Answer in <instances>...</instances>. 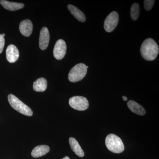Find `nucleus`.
I'll list each match as a JSON object with an SVG mask.
<instances>
[{"mask_svg":"<svg viewBox=\"0 0 159 159\" xmlns=\"http://www.w3.org/2000/svg\"><path fill=\"white\" fill-rule=\"evenodd\" d=\"M140 52L144 59L152 61L156 58L159 54V46L153 39L148 38L142 43Z\"/></svg>","mask_w":159,"mask_h":159,"instance_id":"f257e3e1","label":"nucleus"},{"mask_svg":"<svg viewBox=\"0 0 159 159\" xmlns=\"http://www.w3.org/2000/svg\"><path fill=\"white\" fill-rule=\"evenodd\" d=\"M105 144L108 149L115 153H120L124 150L122 140L114 134H110L106 138Z\"/></svg>","mask_w":159,"mask_h":159,"instance_id":"f03ea898","label":"nucleus"},{"mask_svg":"<svg viewBox=\"0 0 159 159\" xmlns=\"http://www.w3.org/2000/svg\"><path fill=\"white\" fill-rule=\"evenodd\" d=\"M8 99L11 107L20 113L29 116H31L33 115V111L31 109L14 95L9 94Z\"/></svg>","mask_w":159,"mask_h":159,"instance_id":"7ed1b4c3","label":"nucleus"},{"mask_svg":"<svg viewBox=\"0 0 159 159\" xmlns=\"http://www.w3.org/2000/svg\"><path fill=\"white\" fill-rule=\"evenodd\" d=\"M87 72L86 66L83 63H79L72 68L69 72L68 79L71 82H76L83 79Z\"/></svg>","mask_w":159,"mask_h":159,"instance_id":"20e7f679","label":"nucleus"},{"mask_svg":"<svg viewBox=\"0 0 159 159\" xmlns=\"http://www.w3.org/2000/svg\"><path fill=\"white\" fill-rule=\"evenodd\" d=\"M69 104L74 109L80 111L87 109L89 106L88 99L85 97L81 96L71 97L69 100Z\"/></svg>","mask_w":159,"mask_h":159,"instance_id":"39448f33","label":"nucleus"},{"mask_svg":"<svg viewBox=\"0 0 159 159\" xmlns=\"http://www.w3.org/2000/svg\"><path fill=\"white\" fill-rule=\"evenodd\" d=\"M119 21V16L116 11H113L111 12L104 21V30L107 32L113 31L118 25Z\"/></svg>","mask_w":159,"mask_h":159,"instance_id":"423d86ee","label":"nucleus"},{"mask_svg":"<svg viewBox=\"0 0 159 159\" xmlns=\"http://www.w3.org/2000/svg\"><path fill=\"white\" fill-rule=\"evenodd\" d=\"M67 46L63 39H59L56 42L54 46L53 54L54 57L57 60L62 59L66 52Z\"/></svg>","mask_w":159,"mask_h":159,"instance_id":"0eeeda50","label":"nucleus"},{"mask_svg":"<svg viewBox=\"0 0 159 159\" xmlns=\"http://www.w3.org/2000/svg\"><path fill=\"white\" fill-rule=\"evenodd\" d=\"M50 41V34L48 29L46 27H43L40 33L39 46L42 50H45L48 46Z\"/></svg>","mask_w":159,"mask_h":159,"instance_id":"6e6552de","label":"nucleus"},{"mask_svg":"<svg viewBox=\"0 0 159 159\" xmlns=\"http://www.w3.org/2000/svg\"><path fill=\"white\" fill-rule=\"evenodd\" d=\"M6 56L9 62H15L19 57V52L17 48L14 45L8 46L6 50Z\"/></svg>","mask_w":159,"mask_h":159,"instance_id":"1a4fd4ad","label":"nucleus"},{"mask_svg":"<svg viewBox=\"0 0 159 159\" xmlns=\"http://www.w3.org/2000/svg\"><path fill=\"white\" fill-rule=\"evenodd\" d=\"M20 32L24 36L29 37L33 31V25L30 20H25L20 24Z\"/></svg>","mask_w":159,"mask_h":159,"instance_id":"9d476101","label":"nucleus"},{"mask_svg":"<svg viewBox=\"0 0 159 159\" xmlns=\"http://www.w3.org/2000/svg\"><path fill=\"white\" fill-rule=\"evenodd\" d=\"M0 4L5 9L11 11H16L22 9L25 6L23 3L13 2L6 0L0 1Z\"/></svg>","mask_w":159,"mask_h":159,"instance_id":"9b49d317","label":"nucleus"},{"mask_svg":"<svg viewBox=\"0 0 159 159\" xmlns=\"http://www.w3.org/2000/svg\"><path fill=\"white\" fill-rule=\"evenodd\" d=\"M68 9L70 11V13L76 19L81 22H84L86 20V16L84 13L80 11L77 7L72 5H69Z\"/></svg>","mask_w":159,"mask_h":159,"instance_id":"f8f14e48","label":"nucleus"},{"mask_svg":"<svg viewBox=\"0 0 159 159\" xmlns=\"http://www.w3.org/2000/svg\"><path fill=\"white\" fill-rule=\"evenodd\" d=\"M127 105L131 111L137 115L143 116L145 115L146 113L145 109L142 105H140L133 100H129L127 102Z\"/></svg>","mask_w":159,"mask_h":159,"instance_id":"ddd939ff","label":"nucleus"},{"mask_svg":"<svg viewBox=\"0 0 159 159\" xmlns=\"http://www.w3.org/2000/svg\"><path fill=\"white\" fill-rule=\"evenodd\" d=\"M49 151H50V148L48 145H39L33 149L31 154L33 157H39L48 153Z\"/></svg>","mask_w":159,"mask_h":159,"instance_id":"4468645a","label":"nucleus"},{"mask_svg":"<svg viewBox=\"0 0 159 159\" xmlns=\"http://www.w3.org/2000/svg\"><path fill=\"white\" fill-rule=\"evenodd\" d=\"M69 143L71 149L78 157H82L84 156V153L78 142L74 138H70Z\"/></svg>","mask_w":159,"mask_h":159,"instance_id":"2eb2a0df","label":"nucleus"},{"mask_svg":"<svg viewBox=\"0 0 159 159\" xmlns=\"http://www.w3.org/2000/svg\"><path fill=\"white\" fill-rule=\"evenodd\" d=\"M48 86V82L45 78H39L33 84V89L36 92H42L46 90Z\"/></svg>","mask_w":159,"mask_h":159,"instance_id":"dca6fc26","label":"nucleus"},{"mask_svg":"<svg viewBox=\"0 0 159 159\" xmlns=\"http://www.w3.org/2000/svg\"><path fill=\"white\" fill-rule=\"evenodd\" d=\"M140 8L139 4L135 3L132 5L130 9V16L133 20H137L140 15Z\"/></svg>","mask_w":159,"mask_h":159,"instance_id":"f3484780","label":"nucleus"},{"mask_svg":"<svg viewBox=\"0 0 159 159\" xmlns=\"http://www.w3.org/2000/svg\"><path fill=\"white\" fill-rule=\"evenodd\" d=\"M155 1L153 0H145L144 1V8L147 11L151 10L154 4Z\"/></svg>","mask_w":159,"mask_h":159,"instance_id":"a211bd4d","label":"nucleus"},{"mask_svg":"<svg viewBox=\"0 0 159 159\" xmlns=\"http://www.w3.org/2000/svg\"><path fill=\"white\" fill-rule=\"evenodd\" d=\"M5 40L2 34H0V54L2 52L5 46Z\"/></svg>","mask_w":159,"mask_h":159,"instance_id":"6ab92c4d","label":"nucleus"},{"mask_svg":"<svg viewBox=\"0 0 159 159\" xmlns=\"http://www.w3.org/2000/svg\"><path fill=\"white\" fill-rule=\"evenodd\" d=\"M122 99L124 100V101H126L127 100V98L126 97H125V96H123L122 97Z\"/></svg>","mask_w":159,"mask_h":159,"instance_id":"aec40b11","label":"nucleus"},{"mask_svg":"<svg viewBox=\"0 0 159 159\" xmlns=\"http://www.w3.org/2000/svg\"><path fill=\"white\" fill-rule=\"evenodd\" d=\"M63 159H70L68 157H65Z\"/></svg>","mask_w":159,"mask_h":159,"instance_id":"412c9836","label":"nucleus"},{"mask_svg":"<svg viewBox=\"0 0 159 159\" xmlns=\"http://www.w3.org/2000/svg\"><path fill=\"white\" fill-rule=\"evenodd\" d=\"M2 34V36H3V37H4V36H5V34H4V33H3V34Z\"/></svg>","mask_w":159,"mask_h":159,"instance_id":"4be33fe9","label":"nucleus"}]
</instances>
